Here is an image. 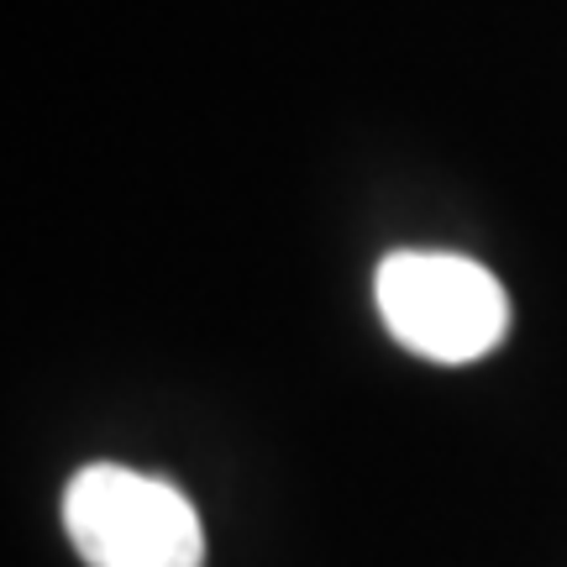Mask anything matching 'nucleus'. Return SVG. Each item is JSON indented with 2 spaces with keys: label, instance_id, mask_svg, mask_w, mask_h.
Masks as SVG:
<instances>
[{
  "label": "nucleus",
  "instance_id": "f257e3e1",
  "mask_svg": "<svg viewBox=\"0 0 567 567\" xmlns=\"http://www.w3.org/2000/svg\"><path fill=\"white\" fill-rule=\"evenodd\" d=\"M373 300L389 337L431 363H478L509 326L499 279L463 252H389L373 279Z\"/></svg>",
  "mask_w": 567,
  "mask_h": 567
},
{
  "label": "nucleus",
  "instance_id": "f03ea898",
  "mask_svg": "<svg viewBox=\"0 0 567 567\" xmlns=\"http://www.w3.org/2000/svg\"><path fill=\"white\" fill-rule=\"evenodd\" d=\"M63 530L90 567H200L205 530L174 484L90 463L63 488Z\"/></svg>",
  "mask_w": 567,
  "mask_h": 567
}]
</instances>
